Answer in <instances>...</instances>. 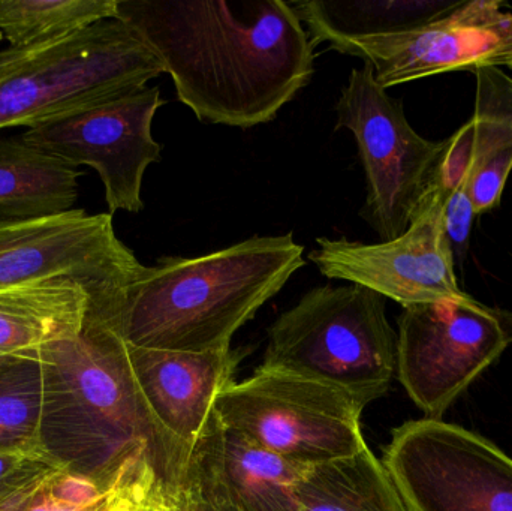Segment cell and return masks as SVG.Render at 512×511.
<instances>
[{"label": "cell", "mask_w": 512, "mask_h": 511, "mask_svg": "<svg viewBox=\"0 0 512 511\" xmlns=\"http://www.w3.org/2000/svg\"><path fill=\"white\" fill-rule=\"evenodd\" d=\"M477 77V119L498 120L512 126V77L499 66L474 69Z\"/></svg>", "instance_id": "cell-23"}, {"label": "cell", "mask_w": 512, "mask_h": 511, "mask_svg": "<svg viewBox=\"0 0 512 511\" xmlns=\"http://www.w3.org/2000/svg\"><path fill=\"white\" fill-rule=\"evenodd\" d=\"M307 27L313 47L409 29L447 11L453 3L412 0H289Z\"/></svg>", "instance_id": "cell-18"}, {"label": "cell", "mask_w": 512, "mask_h": 511, "mask_svg": "<svg viewBox=\"0 0 512 511\" xmlns=\"http://www.w3.org/2000/svg\"><path fill=\"white\" fill-rule=\"evenodd\" d=\"M363 411L342 390L261 366L228 386L215 404L222 426L301 467L349 458L367 447Z\"/></svg>", "instance_id": "cell-5"}, {"label": "cell", "mask_w": 512, "mask_h": 511, "mask_svg": "<svg viewBox=\"0 0 512 511\" xmlns=\"http://www.w3.org/2000/svg\"><path fill=\"white\" fill-rule=\"evenodd\" d=\"M472 119L475 122V140L469 197L475 215L480 216L501 204L512 170V126L498 120Z\"/></svg>", "instance_id": "cell-21"}, {"label": "cell", "mask_w": 512, "mask_h": 511, "mask_svg": "<svg viewBox=\"0 0 512 511\" xmlns=\"http://www.w3.org/2000/svg\"><path fill=\"white\" fill-rule=\"evenodd\" d=\"M89 311V294L71 279L0 290V362L77 339Z\"/></svg>", "instance_id": "cell-15"}, {"label": "cell", "mask_w": 512, "mask_h": 511, "mask_svg": "<svg viewBox=\"0 0 512 511\" xmlns=\"http://www.w3.org/2000/svg\"><path fill=\"white\" fill-rule=\"evenodd\" d=\"M176 501L179 511H236L192 459Z\"/></svg>", "instance_id": "cell-24"}, {"label": "cell", "mask_w": 512, "mask_h": 511, "mask_svg": "<svg viewBox=\"0 0 512 511\" xmlns=\"http://www.w3.org/2000/svg\"><path fill=\"white\" fill-rule=\"evenodd\" d=\"M382 464L406 511H512V459L462 426L406 422Z\"/></svg>", "instance_id": "cell-9"}, {"label": "cell", "mask_w": 512, "mask_h": 511, "mask_svg": "<svg viewBox=\"0 0 512 511\" xmlns=\"http://www.w3.org/2000/svg\"><path fill=\"white\" fill-rule=\"evenodd\" d=\"M502 66H507L508 69H512V48L499 60V68H502Z\"/></svg>", "instance_id": "cell-25"}, {"label": "cell", "mask_w": 512, "mask_h": 511, "mask_svg": "<svg viewBox=\"0 0 512 511\" xmlns=\"http://www.w3.org/2000/svg\"><path fill=\"white\" fill-rule=\"evenodd\" d=\"M164 104L158 86H144L33 126L20 137L72 167L93 168L104 185L110 215L138 213L144 207V173L162 158L152 123Z\"/></svg>", "instance_id": "cell-10"}, {"label": "cell", "mask_w": 512, "mask_h": 511, "mask_svg": "<svg viewBox=\"0 0 512 511\" xmlns=\"http://www.w3.org/2000/svg\"><path fill=\"white\" fill-rule=\"evenodd\" d=\"M161 60L110 18L42 44L0 50V129H27L147 86Z\"/></svg>", "instance_id": "cell-3"}, {"label": "cell", "mask_w": 512, "mask_h": 511, "mask_svg": "<svg viewBox=\"0 0 512 511\" xmlns=\"http://www.w3.org/2000/svg\"><path fill=\"white\" fill-rule=\"evenodd\" d=\"M117 0H0V33L11 47L57 41L116 18Z\"/></svg>", "instance_id": "cell-19"}, {"label": "cell", "mask_w": 512, "mask_h": 511, "mask_svg": "<svg viewBox=\"0 0 512 511\" xmlns=\"http://www.w3.org/2000/svg\"><path fill=\"white\" fill-rule=\"evenodd\" d=\"M59 468L45 447L0 450V507Z\"/></svg>", "instance_id": "cell-22"}, {"label": "cell", "mask_w": 512, "mask_h": 511, "mask_svg": "<svg viewBox=\"0 0 512 511\" xmlns=\"http://www.w3.org/2000/svg\"><path fill=\"white\" fill-rule=\"evenodd\" d=\"M306 264L292 234L255 236L195 258L164 257L129 285L114 321L138 348L213 353Z\"/></svg>", "instance_id": "cell-2"}, {"label": "cell", "mask_w": 512, "mask_h": 511, "mask_svg": "<svg viewBox=\"0 0 512 511\" xmlns=\"http://www.w3.org/2000/svg\"><path fill=\"white\" fill-rule=\"evenodd\" d=\"M385 297L361 285H321L268 330L261 368L319 381L366 408L390 389L397 333Z\"/></svg>", "instance_id": "cell-4"}, {"label": "cell", "mask_w": 512, "mask_h": 511, "mask_svg": "<svg viewBox=\"0 0 512 511\" xmlns=\"http://www.w3.org/2000/svg\"><path fill=\"white\" fill-rule=\"evenodd\" d=\"M297 501L300 511H406L387 468L369 446L349 458L304 467Z\"/></svg>", "instance_id": "cell-17"}, {"label": "cell", "mask_w": 512, "mask_h": 511, "mask_svg": "<svg viewBox=\"0 0 512 511\" xmlns=\"http://www.w3.org/2000/svg\"><path fill=\"white\" fill-rule=\"evenodd\" d=\"M44 399L42 353L0 362V450L45 447Z\"/></svg>", "instance_id": "cell-20"}, {"label": "cell", "mask_w": 512, "mask_h": 511, "mask_svg": "<svg viewBox=\"0 0 512 511\" xmlns=\"http://www.w3.org/2000/svg\"><path fill=\"white\" fill-rule=\"evenodd\" d=\"M203 123L271 122L309 83L315 47L289 0H117Z\"/></svg>", "instance_id": "cell-1"}, {"label": "cell", "mask_w": 512, "mask_h": 511, "mask_svg": "<svg viewBox=\"0 0 512 511\" xmlns=\"http://www.w3.org/2000/svg\"><path fill=\"white\" fill-rule=\"evenodd\" d=\"M2 41H3V35H2V33H0V42H2Z\"/></svg>", "instance_id": "cell-26"}, {"label": "cell", "mask_w": 512, "mask_h": 511, "mask_svg": "<svg viewBox=\"0 0 512 511\" xmlns=\"http://www.w3.org/2000/svg\"><path fill=\"white\" fill-rule=\"evenodd\" d=\"M512 48V8L499 0L453 3L417 26L331 47L360 57L384 89L456 71L498 66Z\"/></svg>", "instance_id": "cell-12"}, {"label": "cell", "mask_w": 512, "mask_h": 511, "mask_svg": "<svg viewBox=\"0 0 512 511\" xmlns=\"http://www.w3.org/2000/svg\"><path fill=\"white\" fill-rule=\"evenodd\" d=\"M445 204L447 197L432 186L402 236L375 245L319 237L309 260L328 279L369 288L403 308L469 299L457 281Z\"/></svg>", "instance_id": "cell-11"}, {"label": "cell", "mask_w": 512, "mask_h": 511, "mask_svg": "<svg viewBox=\"0 0 512 511\" xmlns=\"http://www.w3.org/2000/svg\"><path fill=\"white\" fill-rule=\"evenodd\" d=\"M177 510H179V509H177Z\"/></svg>", "instance_id": "cell-27"}, {"label": "cell", "mask_w": 512, "mask_h": 511, "mask_svg": "<svg viewBox=\"0 0 512 511\" xmlns=\"http://www.w3.org/2000/svg\"><path fill=\"white\" fill-rule=\"evenodd\" d=\"M126 357L153 420L191 456L215 417L219 395L234 383L243 351L183 353L126 344Z\"/></svg>", "instance_id": "cell-13"}, {"label": "cell", "mask_w": 512, "mask_h": 511, "mask_svg": "<svg viewBox=\"0 0 512 511\" xmlns=\"http://www.w3.org/2000/svg\"><path fill=\"white\" fill-rule=\"evenodd\" d=\"M143 264L114 231L113 215L74 209L0 221V290L71 279L90 297L89 317L114 324Z\"/></svg>", "instance_id": "cell-7"}, {"label": "cell", "mask_w": 512, "mask_h": 511, "mask_svg": "<svg viewBox=\"0 0 512 511\" xmlns=\"http://www.w3.org/2000/svg\"><path fill=\"white\" fill-rule=\"evenodd\" d=\"M512 344V312L474 297L403 308L397 375L427 419L448 408Z\"/></svg>", "instance_id": "cell-8"}, {"label": "cell", "mask_w": 512, "mask_h": 511, "mask_svg": "<svg viewBox=\"0 0 512 511\" xmlns=\"http://www.w3.org/2000/svg\"><path fill=\"white\" fill-rule=\"evenodd\" d=\"M336 131L354 134L366 173L364 221L390 242L414 221L421 201L435 179L444 141L421 137L400 99L388 95L373 68H354L336 104Z\"/></svg>", "instance_id": "cell-6"}, {"label": "cell", "mask_w": 512, "mask_h": 511, "mask_svg": "<svg viewBox=\"0 0 512 511\" xmlns=\"http://www.w3.org/2000/svg\"><path fill=\"white\" fill-rule=\"evenodd\" d=\"M80 168L21 137L0 138V221L45 218L74 210Z\"/></svg>", "instance_id": "cell-16"}, {"label": "cell", "mask_w": 512, "mask_h": 511, "mask_svg": "<svg viewBox=\"0 0 512 511\" xmlns=\"http://www.w3.org/2000/svg\"><path fill=\"white\" fill-rule=\"evenodd\" d=\"M191 459L236 511H300L297 482L304 467L225 428L216 413Z\"/></svg>", "instance_id": "cell-14"}]
</instances>
